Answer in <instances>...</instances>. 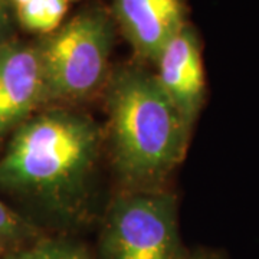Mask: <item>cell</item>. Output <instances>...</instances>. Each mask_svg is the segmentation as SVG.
Listing matches in <instances>:
<instances>
[{
    "label": "cell",
    "instance_id": "6da1fadb",
    "mask_svg": "<svg viewBox=\"0 0 259 259\" xmlns=\"http://www.w3.org/2000/svg\"><path fill=\"white\" fill-rule=\"evenodd\" d=\"M101 143V130L87 115L40 114L20 125L0 160V186L37 194L62 216L75 214Z\"/></svg>",
    "mask_w": 259,
    "mask_h": 259
},
{
    "label": "cell",
    "instance_id": "7a4b0ae2",
    "mask_svg": "<svg viewBox=\"0 0 259 259\" xmlns=\"http://www.w3.org/2000/svg\"><path fill=\"white\" fill-rule=\"evenodd\" d=\"M107 110L114 161L125 182H160L185 158L192 127L156 76L139 69L118 72L107 93Z\"/></svg>",
    "mask_w": 259,
    "mask_h": 259
},
{
    "label": "cell",
    "instance_id": "3957f363",
    "mask_svg": "<svg viewBox=\"0 0 259 259\" xmlns=\"http://www.w3.org/2000/svg\"><path fill=\"white\" fill-rule=\"evenodd\" d=\"M112 45V25L98 9L76 15L58 29L39 51L48 100L81 101L105 79Z\"/></svg>",
    "mask_w": 259,
    "mask_h": 259
},
{
    "label": "cell",
    "instance_id": "277c9868",
    "mask_svg": "<svg viewBox=\"0 0 259 259\" xmlns=\"http://www.w3.org/2000/svg\"><path fill=\"white\" fill-rule=\"evenodd\" d=\"M175 196L134 192L115 199L102 228L97 259H187Z\"/></svg>",
    "mask_w": 259,
    "mask_h": 259
},
{
    "label": "cell",
    "instance_id": "5b68a950",
    "mask_svg": "<svg viewBox=\"0 0 259 259\" xmlns=\"http://www.w3.org/2000/svg\"><path fill=\"white\" fill-rule=\"evenodd\" d=\"M48 101L47 81L37 49L0 47V137L23 124L40 102Z\"/></svg>",
    "mask_w": 259,
    "mask_h": 259
},
{
    "label": "cell",
    "instance_id": "8992f818",
    "mask_svg": "<svg viewBox=\"0 0 259 259\" xmlns=\"http://www.w3.org/2000/svg\"><path fill=\"white\" fill-rule=\"evenodd\" d=\"M160 87L185 121L193 127L206 97V78L197 36L186 25L157 59Z\"/></svg>",
    "mask_w": 259,
    "mask_h": 259
},
{
    "label": "cell",
    "instance_id": "52a82bcc",
    "mask_svg": "<svg viewBox=\"0 0 259 259\" xmlns=\"http://www.w3.org/2000/svg\"><path fill=\"white\" fill-rule=\"evenodd\" d=\"M114 9L137 54L154 62L187 25L183 0H114Z\"/></svg>",
    "mask_w": 259,
    "mask_h": 259
},
{
    "label": "cell",
    "instance_id": "ba28073f",
    "mask_svg": "<svg viewBox=\"0 0 259 259\" xmlns=\"http://www.w3.org/2000/svg\"><path fill=\"white\" fill-rule=\"evenodd\" d=\"M68 10L65 0H30L18 6L20 23L29 30L49 33L58 29Z\"/></svg>",
    "mask_w": 259,
    "mask_h": 259
},
{
    "label": "cell",
    "instance_id": "9c48e42d",
    "mask_svg": "<svg viewBox=\"0 0 259 259\" xmlns=\"http://www.w3.org/2000/svg\"><path fill=\"white\" fill-rule=\"evenodd\" d=\"M18 259H97L83 245L68 239H44L30 249L19 253Z\"/></svg>",
    "mask_w": 259,
    "mask_h": 259
},
{
    "label": "cell",
    "instance_id": "30bf717a",
    "mask_svg": "<svg viewBox=\"0 0 259 259\" xmlns=\"http://www.w3.org/2000/svg\"><path fill=\"white\" fill-rule=\"evenodd\" d=\"M23 229V223L18 214L0 202V243L20 238L25 233Z\"/></svg>",
    "mask_w": 259,
    "mask_h": 259
},
{
    "label": "cell",
    "instance_id": "8fae6325",
    "mask_svg": "<svg viewBox=\"0 0 259 259\" xmlns=\"http://www.w3.org/2000/svg\"><path fill=\"white\" fill-rule=\"evenodd\" d=\"M187 259H225L219 256L218 253L213 252H207V250H196L193 253H189Z\"/></svg>",
    "mask_w": 259,
    "mask_h": 259
},
{
    "label": "cell",
    "instance_id": "7c38bea8",
    "mask_svg": "<svg viewBox=\"0 0 259 259\" xmlns=\"http://www.w3.org/2000/svg\"><path fill=\"white\" fill-rule=\"evenodd\" d=\"M16 2V5L18 6H20V5H25V3H28V2H30V0H15Z\"/></svg>",
    "mask_w": 259,
    "mask_h": 259
},
{
    "label": "cell",
    "instance_id": "4fadbf2b",
    "mask_svg": "<svg viewBox=\"0 0 259 259\" xmlns=\"http://www.w3.org/2000/svg\"><path fill=\"white\" fill-rule=\"evenodd\" d=\"M0 13H2V0H0Z\"/></svg>",
    "mask_w": 259,
    "mask_h": 259
},
{
    "label": "cell",
    "instance_id": "5bb4252c",
    "mask_svg": "<svg viewBox=\"0 0 259 259\" xmlns=\"http://www.w3.org/2000/svg\"><path fill=\"white\" fill-rule=\"evenodd\" d=\"M12 259H18V256H15V258H12Z\"/></svg>",
    "mask_w": 259,
    "mask_h": 259
},
{
    "label": "cell",
    "instance_id": "9a60e30c",
    "mask_svg": "<svg viewBox=\"0 0 259 259\" xmlns=\"http://www.w3.org/2000/svg\"><path fill=\"white\" fill-rule=\"evenodd\" d=\"M0 245H2V243H0Z\"/></svg>",
    "mask_w": 259,
    "mask_h": 259
}]
</instances>
